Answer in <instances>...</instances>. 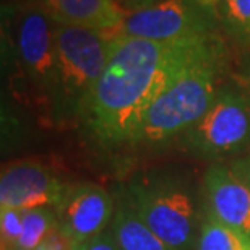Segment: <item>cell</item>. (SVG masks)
I'll return each instance as SVG.
<instances>
[{
    "label": "cell",
    "instance_id": "19",
    "mask_svg": "<svg viewBox=\"0 0 250 250\" xmlns=\"http://www.w3.org/2000/svg\"><path fill=\"white\" fill-rule=\"evenodd\" d=\"M117 2L122 5L124 10L133 12V10H140V8L149 7V5H154L158 2H163V0H117Z\"/></svg>",
    "mask_w": 250,
    "mask_h": 250
},
{
    "label": "cell",
    "instance_id": "11",
    "mask_svg": "<svg viewBox=\"0 0 250 250\" xmlns=\"http://www.w3.org/2000/svg\"><path fill=\"white\" fill-rule=\"evenodd\" d=\"M38 5L62 26L119 33L125 10L117 0H39Z\"/></svg>",
    "mask_w": 250,
    "mask_h": 250
},
{
    "label": "cell",
    "instance_id": "13",
    "mask_svg": "<svg viewBox=\"0 0 250 250\" xmlns=\"http://www.w3.org/2000/svg\"><path fill=\"white\" fill-rule=\"evenodd\" d=\"M197 250H250V241L234 229L219 223L203 207Z\"/></svg>",
    "mask_w": 250,
    "mask_h": 250
},
{
    "label": "cell",
    "instance_id": "21",
    "mask_svg": "<svg viewBox=\"0 0 250 250\" xmlns=\"http://www.w3.org/2000/svg\"><path fill=\"white\" fill-rule=\"evenodd\" d=\"M75 250H83V246H80L78 249H75Z\"/></svg>",
    "mask_w": 250,
    "mask_h": 250
},
{
    "label": "cell",
    "instance_id": "7",
    "mask_svg": "<svg viewBox=\"0 0 250 250\" xmlns=\"http://www.w3.org/2000/svg\"><path fill=\"white\" fill-rule=\"evenodd\" d=\"M203 207L224 226L250 241V176L241 163L213 164L203 177Z\"/></svg>",
    "mask_w": 250,
    "mask_h": 250
},
{
    "label": "cell",
    "instance_id": "6",
    "mask_svg": "<svg viewBox=\"0 0 250 250\" xmlns=\"http://www.w3.org/2000/svg\"><path fill=\"white\" fill-rule=\"evenodd\" d=\"M190 153L219 159L250 146V96L236 86H221L207 114L182 135Z\"/></svg>",
    "mask_w": 250,
    "mask_h": 250
},
{
    "label": "cell",
    "instance_id": "14",
    "mask_svg": "<svg viewBox=\"0 0 250 250\" xmlns=\"http://www.w3.org/2000/svg\"><path fill=\"white\" fill-rule=\"evenodd\" d=\"M57 211L54 208H34L23 211V231L15 250H34L56 228Z\"/></svg>",
    "mask_w": 250,
    "mask_h": 250
},
{
    "label": "cell",
    "instance_id": "18",
    "mask_svg": "<svg viewBox=\"0 0 250 250\" xmlns=\"http://www.w3.org/2000/svg\"><path fill=\"white\" fill-rule=\"evenodd\" d=\"M83 250H119V247L112 232H103L86 244H83Z\"/></svg>",
    "mask_w": 250,
    "mask_h": 250
},
{
    "label": "cell",
    "instance_id": "9",
    "mask_svg": "<svg viewBox=\"0 0 250 250\" xmlns=\"http://www.w3.org/2000/svg\"><path fill=\"white\" fill-rule=\"evenodd\" d=\"M67 187L41 163L8 164L0 177V209H57Z\"/></svg>",
    "mask_w": 250,
    "mask_h": 250
},
{
    "label": "cell",
    "instance_id": "12",
    "mask_svg": "<svg viewBox=\"0 0 250 250\" xmlns=\"http://www.w3.org/2000/svg\"><path fill=\"white\" fill-rule=\"evenodd\" d=\"M111 232L119 250H174L145 224L127 197L117 205Z\"/></svg>",
    "mask_w": 250,
    "mask_h": 250
},
{
    "label": "cell",
    "instance_id": "17",
    "mask_svg": "<svg viewBox=\"0 0 250 250\" xmlns=\"http://www.w3.org/2000/svg\"><path fill=\"white\" fill-rule=\"evenodd\" d=\"M78 247V244H75L56 224V228L47 234V237L34 250H75Z\"/></svg>",
    "mask_w": 250,
    "mask_h": 250
},
{
    "label": "cell",
    "instance_id": "5",
    "mask_svg": "<svg viewBox=\"0 0 250 250\" xmlns=\"http://www.w3.org/2000/svg\"><path fill=\"white\" fill-rule=\"evenodd\" d=\"M221 28L213 0H163L125 13L121 34L156 42L214 38Z\"/></svg>",
    "mask_w": 250,
    "mask_h": 250
},
{
    "label": "cell",
    "instance_id": "3",
    "mask_svg": "<svg viewBox=\"0 0 250 250\" xmlns=\"http://www.w3.org/2000/svg\"><path fill=\"white\" fill-rule=\"evenodd\" d=\"M57 24V23H56ZM121 33L56 26V75L51 98L59 116H82Z\"/></svg>",
    "mask_w": 250,
    "mask_h": 250
},
{
    "label": "cell",
    "instance_id": "10",
    "mask_svg": "<svg viewBox=\"0 0 250 250\" xmlns=\"http://www.w3.org/2000/svg\"><path fill=\"white\" fill-rule=\"evenodd\" d=\"M56 211L57 226L75 244L83 246L104 232L116 209L106 188L83 182L67 187Z\"/></svg>",
    "mask_w": 250,
    "mask_h": 250
},
{
    "label": "cell",
    "instance_id": "4",
    "mask_svg": "<svg viewBox=\"0 0 250 250\" xmlns=\"http://www.w3.org/2000/svg\"><path fill=\"white\" fill-rule=\"evenodd\" d=\"M128 202L145 224L174 250H197L202 226L195 192L174 177L142 179L128 187Z\"/></svg>",
    "mask_w": 250,
    "mask_h": 250
},
{
    "label": "cell",
    "instance_id": "2",
    "mask_svg": "<svg viewBox=\"0 0 250 250\" xmlns=\"http://www.w3.org/2000/svg\"><path fill=\"white\" fill-rule=\"evenodd\" d=\"M223 49L195 62L159 94L143 116L132 143H164L182 137L202 119L219 91Z\"/></svg>",
    "mask_w": 250,
    "mask_h": 250
},
{
    "label": "cell",
    "instance_id": "1",
    "mask_svg": "<svg viewBox=\"0 0 250 250\" xmlns=\"http://www.w3.org/2000/svg\"><path fill=\"white\" fill-rule=\"evenodd\" d=\"M221 49L218 36L156 42L117 34L109 62L82 116L101 142L132 143L143 116L159 94L190 65Z\"/></svg>",
    "mask_w": 250,
    "mask_h": 250
},
{
    "label": "cell",
    "instance_id": "15",
    "mask_svg": "<svg viewBox=\"0 0 250 250\" xmlns=\"http://www.w3.org/2000/svg\"><path fill=\"white\" fill-rule=\"evenodd\" d=\"M221 26L250 46V0H213Z\"/></svg>",
    "mask_w": 250,
    "mask_h": 250
},
{
    "label": "cell",
    "instance_id": "20",
    "mask_svg": "<svg viewBox=\"0 0 250 250\" xmlns=\"http://www.w3.org/2000/svg\"><path fill=\"white\" fill-rule=\"evenodd\" d=\"M241 163V166L246 169V172L250 176V151H249V154H247V158L246 159H242V161H239Z\"/></svg>",
    "mask_w": 250,
    "mask_h": 250
},
{
    "label": "cell",
    "instance_id": "8",
    "mask_svg": "<svg viewBox=\"0 0 250 250\" xmlns=\"http://www.w3.org/2000/svg\"><path fill=\"white\" fill-rule=\"evenodd\" d=\"M56 21L33 5L17 20V52L28 78L51 94L56 75Z\"/></svg>",
    "mask_w": 250,
    "mask_h": 250
},
{
    "label": "cell",
    "instance_id": "16",
    "mask_svg": "<svg viewBox=\"0 0 250 250\" xmlns=\"http://www.w3.org/2000/svg\"><path fill=\"white\" fill-rule=\"evenodd\" d=\"M0 231H2V250H15L23 231V211L2 209L0 211Z\"/></svg>",
    "mask_w": 250,
    "mask_h": 250
}]
</instances>
